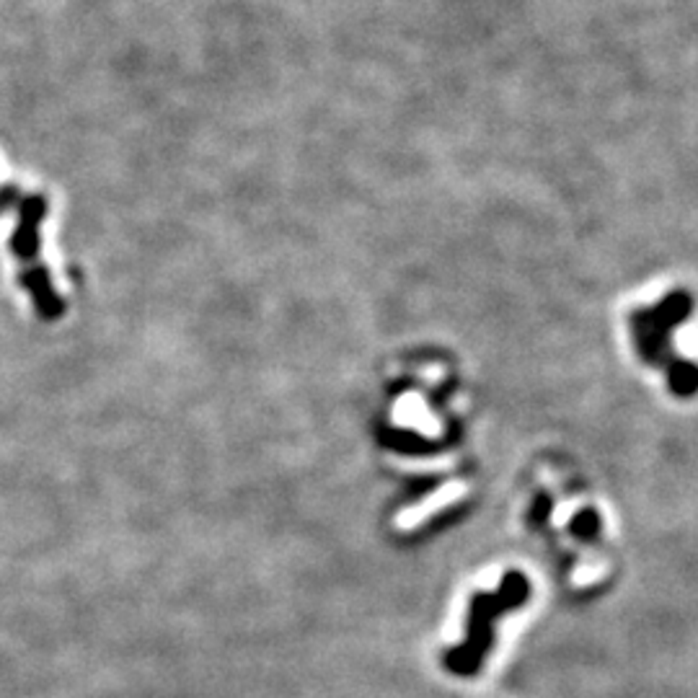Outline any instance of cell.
<instances>
[{
	"label": "cell",
	"mask_w": 698,
	"mask_h": 698,
	"mask_svg": "<svg viewBox=\"0 0 698 698\" xmlns=\"http://www.w3.org/2000/svg\"><path fill=\"white\" fill-rule=\"evenodd\" d=\"M528 595V587L520 577L504 579L502 592L497 595H481L473 600L471 606V623H469V639L456 647L453 652L445 657V665L458 672V675H473L481 660H484L486 650L492 644V621L502 616L507 608L523 603Z\"/></svg>",
	"instance_id": "obj_1"
}]
</instances>
